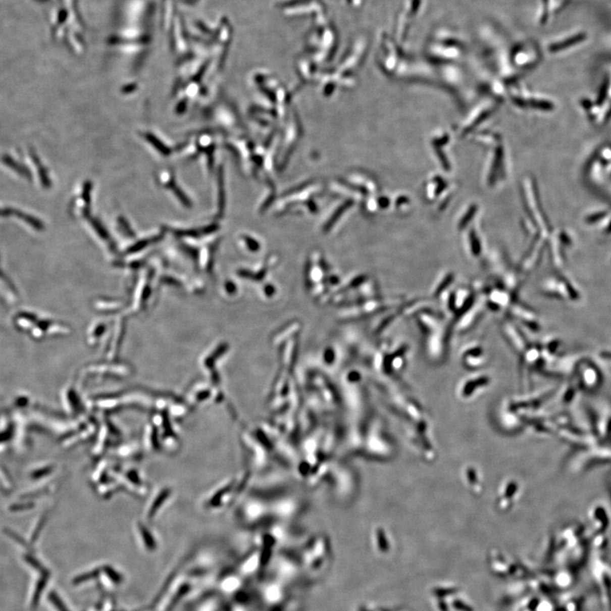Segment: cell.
Masks as SVG:
<instances>
[{
	"instance_id": "3",
	"label": "cell",
	"mask_w": 611,
	"mask_h": 611,
	"mask_svg": "<svg viewBox=\"0 0 611 611\" xmlns=\"http://www.w3.org/2000/svg\"><path fill=\"white\" fill-rule=\"evenodd\" d=\"M14 213H16L17 217H19L20 218H22V220L29 223L30 225H31L32 227H33V228H35V229H42V227H43V224H42V223H41L39 220H37V219H36V218L32 217V216L28 215V214H26V213H22V212H14Z\"/></svg>"
},
{
	"instance_id": "4",
	"label": "cell",
	"mask_w": 611,
	"mask_h": 611,
	"mask_svg": "<svg viewBox=\"0 0 611 611\" xmlns=\"http://www.w3.org/2000/svg\"><path fill=\"white\" fill-rule=\"evenodd\" d=\"M12 213H14V210L12 209H1L0 208V217H7Z\"/></svg>"
},
{
	"instance_id": "1",
	"label": "cell",
	"mask_w": 611,
	"mask_h": 611,
	"mask_svg": "<svg viewBox=\"0 0 611 611\" xmlns=\"http://www.w3.org/2000/svg\"><path fill=\"white\" fill-rule=\"evenodd\" d=\"M2 162L5 165L15 171L16 173H18L19 175L22 176L23 178H27L28 180L32 179V173H30V171L25 166L20 164L18 162H16V160L13 159L8 155H5L2 157Z\"/></svg>"
},
{
	"instance_id": "2",
	"label": "cell",
	"mask_w": 611,
	"mask_h": 611,
	"mask_svg": "<svg viewBox=\"0 0 611 611\" xmlns=\"http://www.w3.org/2000/svg\"><path fill=\"white\" fill-rule=\"evenodd\" d=\"M29 153L30 157H31L32 162H33V163L35 164V166L37 167V173H38L40 180H41V182H42L43 186L44 187V188H48V187H50L51 182L50 180H49V178H48L47 171H46L45 168H43V166L42 165V163L40 162L39 158H38V157H37V154L35 153L34 150H33L32 149H30Z\"/></svg>"
}]
</instances>
